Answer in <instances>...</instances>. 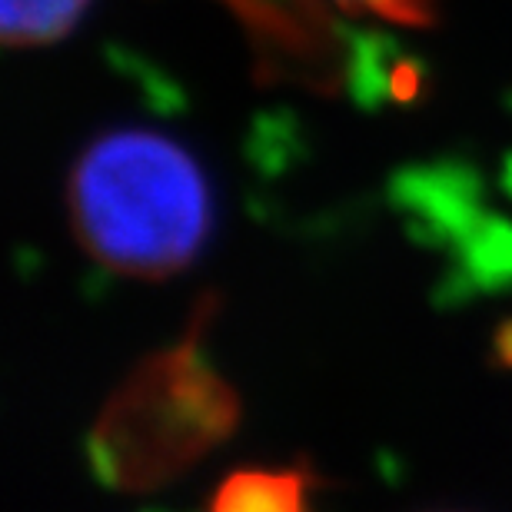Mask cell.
Masks as SVG:
<instances>
[{
    "mask_svg": "<svg viewBox=\"0 0 512 512\" xmlns=\"http://www.w3.org/2000/svg\"><path fill=\"white\" fill-rule=\"evenodd\" d=\"M67 210L80 247L137 280L187 270L213 227L207 173L157 130H114L90 143L70 170Z\"/></svg>",
    "mask_w": 512,
    "mask_h": 512,
    "instance_id": "cell-1",
    "label": "cell"
},
{
    "mask_svg": "<svg viewBox=\"0 0 512 512\" xmlns=\"http://www.w3.org/2000/svg\"><path fill=\"white\" fill-rule=\"evenodd\" d=\"M90 0H0V34L7 47H44L67 37Z\"/></svg>",
    "mask_w": 512,
    "mask_h": 512,
    "instance_id": "cell-4",
    "label": "cell"
},
{
    "mask_svg": "<svg viewBox=\"0 0 512 512\" xmlns=\"http://www.w3.org/2000/svg\"><path fill=\"white\" fill-rule=\"evenodd\" d=\"M350 14H373L393 24L426 27L433 24V0H330Z\"/></svg>",
    "mask_w": 512,
    "mask_h": 512,
    "instance_id": "cell-5",
    "label": "cell"
},
{
    "mask_svg": "<svg viewBox=\"0 0 512 512\" xmlns=\"http://www.w3.org/2000/svg\"><path fill=\"white\" fill-rule=\"evenodd\" d=\"M306 493L303 469H237L217 486L210 512H306Z\"/></svg>",
    "mask_w": 512,
    "mask_h": 512,
    "instance_id": "cell-3",
    "label": "cell"
},
{
    "mask_svg": "<svg viewBox=\"0 0 512 512\" xmlns=\"http://www.w3.org/2000/svg\"><path fill=\"white\" fill-rule=\"evenodd\" d=\"M493 353H496V363L512 370V320L499 323L496 326V336H493Z\"/></svg>",
    "mask_w": 512,
    "mask_h": 512,
    "instance_id": "cell-6",
    "label": "cell"
},
{
    "mask_svg": "<svg viewBox=\"0 0 512 512\" xmlns=\"http://www.w3.org/2000/svg\"><path fill=\"white\" fill-rule=\"evenodd\" d=\"M210 316L207 296L183 340L133 366L100 409L87 436V463L104 486L157 493L237 433L240 393L203 356Z\"/></svg>",
    "mask_w": 512,
    "mask_h": 512,
    "instance_id": "cell-2",
    "label": "cell"
}]
</instances>
